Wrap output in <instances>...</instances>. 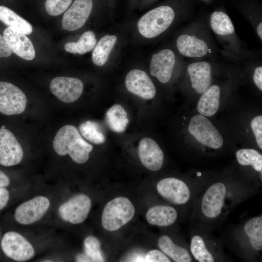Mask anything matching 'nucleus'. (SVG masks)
Returning a JSON list of instances; mask_svg holds the SVG:
<instances>
[{"instance_id":"1","label":"nucleus","mask_w":262,"mask_h":262,"mask_svg":"<svg viewBox=\"0 0 262 262\" xmlns=\"http://www.w3.org/2000/svg\"><path fill=\"white\" fill-rule=\"evenodd\" d=\"M53 147L58 155L68 154L74 162L79 164L88 161L93 148L71 125H65L59 129L53 141Z\"/></svg>"},{"instance_id":"2","label":"nucleus","mask_w":262,"mask_h":262,"mask_svg":"<svg viewBox=\"0 0 262 262\" xmlns=\"http://www.w3.org/2000/svg\"><path fill=\"white\" fill-rule=\"evenodd\" d=\"M134 213V207L128 198L116 197L104 207L101 216L102 226L107 230H116L131 221Z\"/></svg>"},{"instance_id":"3","label":"nucleus","mask_w":262,"mask_h":262,"mask_svg":"<svg viewBox=\"0 0 262 262\" xmlns=\"http://www.w3.org/2000/svg\"><path fill=\"white\" fill-rule=\"evenodd\" d=\"M175 18L173 9L168 6H161L143 16L138 22L139 33L144 37H155L165 31Z\"/></svg>"},{"instance_id":"4","label":"nucleus","mask_w":262,"mask_h":262,"mask_svg":"<svg viewBox=\"0 0 262 262\" xmlns=\"http://www.w3.org/2000/svg\"><path fill=\"white\" fill-rule=\"evenodd\" d=\"M189 132L199 143L214 149L220 148L223 144L221 134L205 116H193L188 126Z\"/></svg>"},{"instance_id":"5","label":"nucleus","mask_w":262,"mask_h":262,"mask_svg":"<svg viewBox=\"0 0 262 262\" xmlns=\"http://www.w3.org/2000/svg\"><path fill=\"white\" fill-rule=\"evenodd\" d=\"M1 247L4 254L17 262H25L34 255L32 245L21 234L8 231L2 237Z\"/></svg>"},{"instance_id":"6","label":"nucleus","mask_w":262,"mask_h":262,"mask_svg":"<svg viewBox=\"0 0 262 262\" xmlns=\"http://www.w3.org/2000/svg\"><path fill=\"white\" fill-rule=\"evenodd\" d=\"M24 93L14 84L0 82V113L7 115L22 113L26 106Z\"/></svg>"},{"instance_id":"7","label":"nucleus","mask_w":262,"mask_h":262,"mask_svg":"<svg viewBox=\"0 0 262 262\" xmlns=\"http://www.w3.org/2000/svg\"><path fill=\"white\" fill-rule=\"evenodd\" d=\"M91 207V201L86 195H77L62 204L59 208L61 218L73 224H80L87 217Z\"/></svg>"},{"instance_id":"8","label":"nucleus","mask_w":262,"mask_h":262,"mask_svg":"<svg viewBox=\"0 0 262 262\" xmlns=\"http://www.w3.org/2000/svg\"><path fill=\"white\" fill-rule=\"evenodd\" d=\"M227 194V188L222 182L211 185L204 194L201 203V212L210 219L218 217L221 213Z\"/></svg>"},{"instance_id":"9","label":"nucleus","mask_w":262,"mask_h":262,"mask_svg":"<svg viewBox=\"0 0 262 262\" xmlns=\"http://www.w3.org/2000/svg\"><path fill=\"white\" fill-rule=\"evenodd\" d=\"M158 193L167 200L177 205H183L190 199L191 191L183 180L175 178H166L160 180L156 186Z\"/></svg>"},{"instance_id":"10","label":"nucleus","mask_w":262,"mask_h":262,"mask_svg":"<svg viewBox=\"0 0 262 262\" xmlns=\"http://www.w3.org/2000/svg\"><path fill=\"white\" fill-rule=\"evenodd\" d=\"M50 205L49 199L44 196H38L18 206L15 213L16 221L22 225H29L40 219Z\"/></svg>"},{"instance_id":"11","label":"nucleus","mask_w":262,"mask_h":262,"mask_svg":"<svg viewBox=\"0 0 262 262\" xmlns=\"http://www.w3.org/2000/svg\"><path fill=\"white\" fill-rule=\"evenodd\" d=\"M23 157L22 148L14 134L0 128V164L10 166L18 164Z\"/></svg>"},{"instance_id":"12","label":"nucleus","mask_w":262,"mask_h":262,"mask_svg":"<svg viewBox=\"0 0 262 262\" xmlns=\"http://www.w3.org/2000/svg\"><path fill=\"white\" fill-rule=\"evenodd\" d=\"M83 87L80 80L72 77H58L50 83L51 93L65 103H71L77 100L82 95Z\"/></svg>"},{"instance_id":"13","label":"nucleus","mask_w":262,"mask_h":262,"mask_svg":"<svg viewBox=\"0 0 262 262\" xmlns=\"http://www.w3.org/2000/svg\"><path fill=\"white\" fill-rule=\"evenodd\" d=\"M92 7V0H75L64 14L62 29L73 31L81 28L89 17Z\"/></svg>"},{"instance_id":"14","label":"nucleus","mask_w":262,"mask_h":262,"mask_svg":"<svg viewBox=\"0 0 262 262\" xmlns=\"http://www.w3.org/2000/svg\"><path fill=\"white\" fill-rule=\"evenodd\" d=\"M125 85L129 91L145 99L153 98L156 88L152 81L144 71L132 69L126 75Z\"/></svg>"},{"instance_id":"15","label":"nucleus","mask_w":262,"mask_h":262,"mask_svg":"<svg viewBox=\"0 0 262 262\" xmlns=\"http://www.w3.org/2000/svg\"><path fill=\"white\" fill-rule=\"evenodd\" d=\"M175 64V56L169 49H164L153 55L149 66L150 74L162 83L171 79Z\"/></svg>"},{"instance_id":"16","label":"nucleus","mask_w":262,"mask_h":262,"mask_svg":"<svg viewBox=\"0 0 262 262\" xmlns=\"http://www.w3.org/2000/svg\"><path fill=\"white\" fill-rule=\"evenodd\" d=\"M138 153L142 164L151 171L160 170L164 160L163 151L153 139L144 138L139 142Z\"/></svg>"},{"instance_id":"17","label":"nucleus","mask_w":262,"mask_h":262,"mask_svg":"<svg viewBox=\"0 0 262 262\" xmlns=\"http://www.w3.org/2000/svg\"><path fill=\"white\" fill-rule=\"evenodd\" d=\"M3 35L12 51L17 55L27 60L34 59L35 51L33 44L25 33L9 27L4 30Z\"/></svg>"},{"instance_id":"18","label":"nucleus","mask_w":262,"mask_h":262,"mask_svg":"<svg viewBox=\"0 0 262 262\" xmlns=\"http://www.w3.org/2000/svg\"><path fill=\"white\" fill-rule=\"evenodd\" d=\"M187 72L192 87L199 94H202L211 84L212 74L210 64L205 61L193 63L189 65Z\"/></svg>"},{"instance_id":"19","label":"nucleus","mask_w":262,"mask_h":262,"mask_svg":"<svg viewBox=\"0 0 262 262\" xmlns=\"http://www.w3.org/2000/svg\"><path fill=\"white\" fill-rule=\"evenodd\" d=\"M177 47L182 55L188 57H201L205 56L208 50L207 44L204 40L186 34L178 37Z\"/></svg>"},{"instance_id":"20","label":"nucleus","mask_w":262,"mask_h":262,"mask_svg":"<svg viewBox=\"0 0 262 262\" xmlns=\"http://www.w3.org/2000/svg\"><path fill=\"white\" fill-rule=\"evenodd\" d=\"M147 222L152 225L166 227L172 225L178 217L175 208L166 205H157L150 208L146 213Z\"/></svg>"},{"instance_id":"21","label":"nucleus","mask_w":262,"mask_h":262,"mask_svg":"<svg viewBox=\"0 0 262 262\" xmlns=\"http://www.w3.org/2000/svg\"><path fill=\"white\" fill-rule=\"evenodd\" d=\"M220 93L219 86L213 85L202 93L197 106L200 115L211 116L217 112L219 106Z\"/></svg>"},{"instance_id":"22","label":"nucleus","mask_w":262,"mask_h":262,"mask_svg":"<svg viewBox=\"0 0 262 262\" xmlns=\"http://www.w3.org/2000/svg\"><path fill=\"white\" fill-rule=\"evenodd\" d=\"M105 120L110 129L117 133L124 132L129 122L127 112L118 104H114L108 109Z\"/></svg>"},{"instance_id":"23","label":"nucleus","mask_w":262,"mask_h":262,"mask_svg":"<svg viewBox=\"0 0 262 262\" xmlns=\"http://www.w3.org/2000/svg\"><path fill=\"white\" fill-rule=\"evenodd\" d=\"M159 247L165 254L176 262H190L192 258L185 248L176 245L167 235L161 236L158 241Z\"/></svg>"},{"instance_id":"24","label":"nucleus","mask_w":262,"mask_h":262,"mask_svg":"<svg viewBox=\"0 0 262 262\" xmlns=\"http://www.w3.org/2000/svg\"><path fill=\"white\" fill-rule=\"evenodd\" d=\"M116 40L115 35H106L100 39L92 54V60L95 65L100 66L105 64Z\"/></svg>"},{"instance_id":"25","label":"nucleus","mask_w":262,"mask_h":262,"mask_svg":"<svg viewBox=\"0 0 262 262\" xmlns=\"http://www.w3.org/2000/svg\"><path fill=\"white\" fill-rule=\"evenodd\" d=\"M244 232L247 237L251 247L255 250L262 249V217L258 216L247 221L243 227Z\"/></svg>"},{"instance_id":"26","label":"nucleus","mask_w":262,"mask_h":262,"mask_svg":"<svg viewBox=\"0 0 262 262\" xmlns=\"http://www.w3.org/2000/svg\"><path fill=\"white\" fill-rule=\"evenodd\" d=\"M0 20L7 26L25 34H30L32 33L33 28L29 22L4 6H0Z\"/></svg>"},{"instance_id":"27","label":"nucleus","mask_w":262,"mask_h":262,"mask_svg":"<svg viewBox=\"0 0 262 262\" xmlns=\"http://www.w3.org/2000/svg\"><path fill=\"white\" fill-rule=\"evenodd\" d=\"M95 33L91 31L84 32L77 42H71L65 45V50L74 54H83L92 50L96 45Z\"/></svg>"},{"instance_id":"28","label":"nucleus","mask_w":262,"mask_h":262,"mask_svg":"<svg viewBox=\"0 0 262 262\" xmlns=\"http://www.w3.org/2000/svg\"><path fill=\"white\" fill-rule=\"evenodd\" d=\"M213 31L219 35H228L234 32V28L229 17L222 11L213 13L210 18Z\"/></svg>"},{"instance_id":"29","label":"nucleus","mask_w":262,"mask_h":262,"mask_svg":"<svg viewBox=\"0 0 262 262\" xmlns=\"http://www.w3.org/2000/svg\"><path fill=\"white\" fill-rule=\"evenodd\" d=\"M81 135L91 143L99 145L104 143L106 138L98 123L87 120L81 123L79 127Z\"/></svg>"},{"instance_id":"30","label":"nucleus","mask_w":262,"mask_h":262,"mask_svg":"<svg viewBox=\"0 0 262 262\" xmlns=\"http://www.w3.org/2000/svg\"><path fill=\"white\" fill-rule=\"evenodd\" d=\"M237 160L244 166L251 165L257 171L262 172V155L252 148H243L236 153Z\"/></svg>"},{"instance_id":"31","label":"nucleus","mask_w":262,"mask_h":262,"mask_svg":"<svg viewBox=\"0 0 262 262\" xmlns=\"http://www.w3.org/2000/svg\"><path fill=\"white\" fill-rule=\"evenodd\" d=\"M191 253L196 260L199 262H213L214 258L207 249L203 239L198 235H194L190 242Z\"/></svg>"},{"instance_id":"32","label":"nucleus","mask_w":262,"mask_h":262,"mask_svg":"<svg viewBox=\"0 0 262 262\" xmlns=\"http://www.w3.org/2000/svg\"><path fill=\"white\" fill-rule=\"evenodd\" d=\"M85 254L93 262H104L103 254L101 249L99 240L95 236H88L84 241Z\"/></svg>"},{"instance_id":"33","label":"nucleus","mask_w":262,"mask_h":262,"mask_svg":"<svg viewBox=\"0 0 262 262\" xmlns=\"http://www.w3.org/2000/svg\"><path fill=\"white\" fill-rule=\"evenodd\" d=\"M72 0H46L45 8L48 14L58 16L64 12L71 3Z\"/></svg>"},{"instance_id":"34","label":"nucleus","mask_w":262,"mask_h":262,"mask_svg":"<svg viewBox=\"0 0 262 262\" xmlns=\"http://www.w3.org/2000/svg\"><path fill=\"white\" fill-rule=\"evenodd\" d=\"M251 128L258 147L262 149V116L254 117L251 122Z\"/></svg>"},{"instance_id":"35","label":"nucleus","mask_w":262,"mask_h":262,"mask_svg":"<svg viewBox=\"0 0 262 262\" xmlns=\"http://www.w3.org/2000/svg\"><path fill=\"white\" fill-rule=\"evenodd\" d=\"M144 262H170V260L161 251L154 249L149 251L145 256Z\"/></svg>"},{"instance_id":"36","label":"nucleus","mask_w":262,"mask_h":262,"mask_svg":"<svg viewBox=\"0 0 262 262\" xmlns=\"http://www.w3.org/2000/svg\"><path fill=\"white\" fill-rule=\"evenodd\" d=\"M12 53L10 47L3 36L0 34V57H7Z\"/></svg>"},{"instance_id":"37","label":"nucleus","mask_w":262,"mask_h":262,"mask_svg":"<svg viewBox=\"0 0 262 262\" xmlns=\"http://www.w3.org/2000/svg\"><path fill=\"white\" fill-rule=\"evenodd\" d=\"M253 79L255 85L262 91V67L259 66L255 68Z\"/></svg>"},{"instance_id":"38","label":"nucleus","mask_w":262,"mask_h":262,"mask_svg":"<svg viewBox=\"0 0 262 262\" xmlns=\"http://www.w3.org/2000/svg\"><path fill=\"white\" fill-rule=\"evenodd\" d=\"M9 199V193L5 188H0V211L7 205Z\"/></svg>"},{"instance_id":"39","label":"nucleus","mask_w":262,"mask_h":262,"mask_svg":"<svg viewBox=\"0 0 262 262\" xmlns=\"http://www.w3.org/2000/svg\"><path fill=\"white\" fill-rule=\"evenodd\" d=\"M10 180L8 176L0 170V188H5L8 186Z\"/></svg>"},{"instance_id":"40","label":"nucleus","mask_w":262,"mask_h":262,"mask_svg":"<svg viewBox=\"0 0 262 262\" xmlns=\"http://www.w3.org/2000/svg\"><path fill=\"white\" fill-rule=\"evenodd\" d=\"M77 262H93L92 259L85 254H79L76 257Z\"/></svg>"},{"instance_id":"41","label":"nucleus","mask_w":262,"mask_h":262,"mask_svg":"<svg viewBox=\"0 0 262 262\" xmlns=\"http://www.w3.org/2000/svg\"><path fill=\"white\" fill-rule=\"evenodd\" d=\"M257 33L259 37L261 38V40H262V22L259 23V24L258 25V27L257 28Z\"/></svg>"}]
</instances>
